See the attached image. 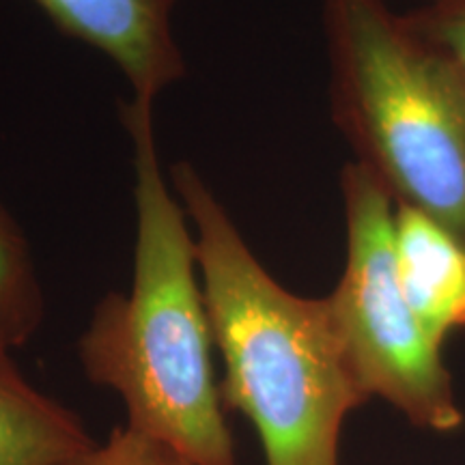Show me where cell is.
Listing matches in <instances>:
<instances>
[{"label": "cell", "instance_id": "6da1fadb", "mask_svg": "<svg viewBox=\"0 0 465 465\" xmlns=\"http://www.w3.org/2000/svg\"><path fill=\"white\" fill-rule=\"evenodd\" d=\"M132 143L136 246L127 293L110 291L78 341L84 375L119 394L127 427L192 465H240L212 362L213 334L182 203L166 183L153 104H121Z\"/></svg>", "mask_w": 465, "mask_h": 465}, {"label": "cell", "instance_id": "30bf717a", "mask_svg": "<svg viewBox=\"0 0 465 465\" xmlns=\"http://www.w3.org/2000/svg\"><path fill=\"white\" fill-rule=\"evenodd\" d=\"M405 20L429 44L444 52L457 67L465 83V7L463 9H433L422 7L407 14Z\"/></svg>", "mask_w": 465, "mask_h": 465}, {"label": "cell", "instance_id": "8992f818", "mask_svg": "<svg viewBox=\"0 0 465 465\" xmlns=\"http://www.w3.org/2000/svg\"><path fill=\"white\" fill-rule=\"evenodd\" d=\"M394 248L407 300L427 334L444 347L465 328V243L418 209L397 205Z\"/></svg>", "mask_w": 465, "mask_h": 465}, {"label": "cell", "instance_id": "52a82bcc", "mask_svg": "<svg viewBox=\"0 0 465 465\" xmlns=\"http://www.w3.org/2000/svg\"><path fill=\"white\" fill-rule=\"evenodd\" d=\"M91 446L83 420L37 391L0 345V465H67Z\"/></svg>", "mask_w": 465, "mask_h": 465}, {"label": "cell", "instance_id": "8fae6325", "mask_svg": "<svg viewBox=\"0 0 465 465\" xmlns=\"http://www.w3.org/2000/svg\"><path fill=\"white\" fill-rule=\"evenodd\" d=\"M427 7H433V9H463L465 0H427Z\"/></svg>", "mask_w": 465, "mask_h": 465}, {"label": "cell", "instance_id": "5b68a950", "mask_svg": "<svg viewBox=\"0 0 465 465\" xmlns=\"http://www.w3.org/2000/svg\"><path fill=\"white\" fill-rule=\"evenodd\" d=\"M67 37L108 56L132 89V100H155L185 78L174 39L179 0H35Z\"/></svg>", "mask_w": 465, "mask_h": 465}, {"label": "cell", "instance_id": "277c9868", "mask_svg": "<svg viewBox=\"0 0 465 465\" xmlns=\"http://www.w3.org/2000/svg\"><path fill=\"white\" fill-rule=\"evenodd\" d=\"M347 257L328 295L349 360L369 397L383 399L414 427L452 433L463 424L452 377L401 284L397 203L358 162L341 171Z\"/></svg>", "mask_w": 465, "mask_h": 465}, {"label": "cell", "instance_id": "7a4b0ae2", "mask_svg": "<svg viewBox=\"0 0 465 465\" xmlns=\"http://www.w3.org/2000/svg\"><path fill=\"white\" fill-rule=\"evenodd\" d=\"M168 174L194 232L213 345L224 362L223 401L257 429L265 465H341L347 416L371 397L328 298L282 287L190 162H174Z\"/></svg>", "mask_w": 465, "mask_h": 465}, {"label": "cell", "instance_id": "3957f363", "mask_svg": "<svg viewBox=\"0 0 465 465\" xmlns=\"http://www.w3.org/2000/svg\"><path fill=\"white\" fill-rule=\"evenodd\" d=\"M332 119L397 205L465 243V83L386 0H323Z\"/></svg>", "mask_w": 465, "mask_h": 465}, {"label": "cell", "instance_id": "9c48e42d", "mask_svg": "<svg viewBox=\"0 0 465 465\" xmlns=\"http://www.w3.org/2000/svg\"><path fill=\"white\" fill-rule=\"evenodd\" d=\"M67 465H192L171 446L149 438L132 427H119L104 444H93L89 450Z\"/></svg>", "mask_w": 465, "mask_h": 465}, {"label": "cell", "instance_id": "ba28073f", "mask_svg": "<svg viewBox=\"0 0 465 465\" xmlns=\"http://www.w3.org/2000/svg\"><path fill=\"white\" fill-rule=\"evenodd\" d=\"M45 298L26 232L0 203V345L11 351L37 334Z\"/></svg>", "mask_w": 465, "mask_h": 465}]
</instances>
